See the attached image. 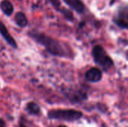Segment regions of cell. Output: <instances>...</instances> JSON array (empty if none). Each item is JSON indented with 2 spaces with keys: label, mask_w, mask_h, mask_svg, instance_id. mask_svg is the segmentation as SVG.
Masks as SVG:
<instances>
[{
  "label": "cell",
  "mask_w": 128,
  "mask_h": 127,
  "mask_svg": "<svg viewBox=\"0 0 128 127\" xmlns=\"http://www.w3.org/2000/svg\"><path fill=\"white\" fill-rule=\"evenodd\" d=\"M28 35L36 43L43 46L50 55L60 58H73L74 52L71 48L64 42L52 38L44 33L31 30Z\"/></svg>",
  "instance_id": "1"
},
{
  "label": "cell",
  "mask_w": 128,
  "mask_h": 127,
  "mask_svg": "<svg viewBox=\"0 0 128 127\" xmlns=\"http://www.w3.org/2000/svg\"><path fill=\"white\" fill-rule=\"evenodd\" d=\"M92 54L95 64L101 67L104 71L108 72L114 66L112 58L108 55L102 46L95 45L92 49Z\"/></svg>",
  "instance_id": "2"
},
{
  "label": "cell",
  "mask_w": 128,
  "mask_h": 127,
  "mask_svg": "<svg viewBox=\"0 0 128 127\" xmlns=\"http://www.w3.org/2000/svg\"><path fill=\"white\" fill-rule=\"evenodd\" d=\"M50 119L60 120L64 121H76L82 117V112L74 109H55L48 112Z\"/></svg>",
  "instance_id": "3"
},
{
  "label": "cell",
  "mask_w": 128,
  "mask_h": 127,
  "mask_svg": "<svg viewBox=\"0 0 128 127\" xmlns=\"http://www.w3.org/2000/svg\"><path fill=\"white\" fill-rule=\"evenodd\" d=\"M113 22L115 24L122 29L128 28V7L127 4L122 6L116 13Z\"/></svg>",
  "instance_id": "4"
},
{
  "label": "cell",
  "mask_w": 128,
  "mask_h": 127,
  "mask_svg": "<svg viewBox=\"0 0 128 127\" xmlns=\"http://www.w3.org/2000/svg\"><path fill=\"white\" fill-rule=\"evenodd\" d=\"M102 72L98 67H92L85 73V79L89 82H98L102 79Z\"/></svg>",
  "instance_id": "5"
},
{
  "label": "cell",
  "mask_w": 128,
  "mask_h": 127,
  "mask_svg": "<svg viewBox=\"0 0 128 127\" xmlns=\"http://www.w3.org/2000/svg\"><path fill=\"white\" fill-rule=\"evenodd\" d=\"M0 34L9 46H10L13 49H17L18 46L15 39L10 34L5 25L2 22H0Z\"/></svg>",
  "instance_id": "6"
},
{
  "label": "cell",
  "mask_w": 128,
  "mask_h": 127,
  "mask_svg": "<svg viewBox=\"0 0 128 127\" xmlns=\"http://www.w3.org/2000/svg\"><path fill=\"white\" fill-rule=\"evenodd\" d=\"M64 2L78 13H83L86 10V6L82 0H63Z\"/></svg>",
  "instance_id": "7"
},
{
  "label": "cell",
  "mask_w": 128,
  "mask_h": 127,
  "mask_svg": "<svg viewBox=\"0 0 128 127\" xmlns=\"http://www.w3.org/2000/svg\"><path fill=\"white\" fill-rule=\"evenodd\" d=\"M0 10L4 15L10 16L13 14L14 9L13 4L9 0H2L0 2Z\"/></svg>",
  "instance_id": "8"
},
{
  "label": "cell",
  "mask_w": 128,
  "mask_h": 127,
  "mask_svg": "<svg viewBox=\"0 0 128 127\" xmlns=\"http://www.w3.org/2000/svg\"><path fill=\"white\" fill-rule=\"evenodd\" d=\"M14 22L16 25L20 28H25L28 25V19L26 14L22 11H18L15 13Z\"/></svg>",
  "instance_id": "9"
},
{
  "label": "cell",
  "mask_w": 128,
  "mask_h": 127,
  "mask_svg": "<svg viewBox=\"0 0 128 127\" xmlns=\"http://www.w3.org/2000/svg\"><path fill=\"white\" fill-rule=\"evenodd\" d=\"M26 110L30 115H38L40 112V109L39 106L34 102H30L27 104Z\"/></svg>",
  "instance_id": "10"
},
{
  "label": "cell",
  "mask_w": 128,
  "mask_h": 127,
  "mask_svg": "<svg viewBox=\"0 0 128 127\" xmlns=\"http://www.w3.org/2000/svg\"><path fill=\"white\" fill-rule=\"evenodd\" d=\"M59 12H61V13L64 15V18H65L67 20H68L69 22H73V21H74V16L73 13H72L70 10L66 9V8H63V7H62V8L60 10Z\"/></svg>",
  "instance_id": "11"
},
{
  "label": "cell",
  "mask_w": 128,
  "mask_h": 127,
  "mask_svg": "<svg viewBox=\"0 0 128 127\" xmlns=\"http://www.w3.org/2000/svg\"><path fill=\"white\" fill-rule=\"evenodd\" d=\"M50 1L52 4V5L56 8V10L60 11V10L62 9L60 0H50Z\"/></svg>",
  "instance_id": "12"
},
{
  "label": "cell",
  "mask_w": 128,
  "mask_h": 127,
  "mask_svg": "<svg viewBox=\"0 0 128 127\" xmlns=\"http://www.w3.org/2000/svg\"><path fill=\"white\" fill-rule=\"evenodd\" d=\"M0 127H5V123L4 120L0 118Z\"/></svg>",
  "instance_id": "13"
},
{
  "label": "cell",
  "mask_w": 128,
  "mask_h": 127,
  "mask_svg": "<svg viewBox=\"0 0 128 127\" xmlns=\"http://www.w3.org/2000/svg\"><path fill=\"white\" fill-rule=\"evenodd\" d=\"M20 127H26L23 124V123L20 122Z\"/></svg>",
  "instance_id": "14"
},
{
  "label": "cell",
  "mask_w": 128,
  "mask_h": 127,
  "mask_svg": "<svg viewBox=\"0 0 128 127\" xmlns=\"http://www.w3.org/2000/svg\"><path fill=\"white\" fill-rule=\"evenodd\" d=\"M58 127H66V126H64V125H61V126H58Z\"/></svg>",
  "instance_id": "15"
},
{
  "label": "cell",
  "mask_w": 128,
  "mask_h": 127,
  "mask_svg": "<svg viewBox=\"0 0 128 127\" xmlns=\"http://www.w3.org/2000/svg\"><path fill=\"white\" fill-rule=\"evenodd\" d=\"M18 1H21V0H18Z\"/></svg>",
  "instance_id": "16"
}]
</instances>
